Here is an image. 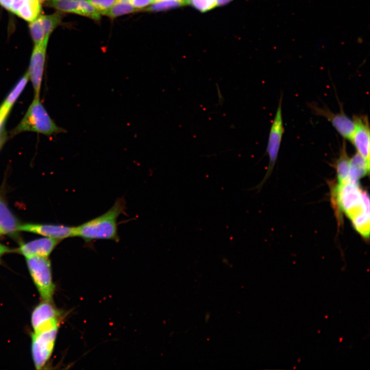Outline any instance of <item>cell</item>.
<instances>
[{
	"mask_svg": "<svg viewBox=\"0 0 370 370\" xmlns=\"http://www.w3.org/2000/svg\"><path fill=\"white\" fill-rule=\"evenodd\" d=\"M126 209L123 198H118L112 207L102 215L75 227L74 237L88 243L97 239L119 240L117 219Z\"/></svg>",
	"mask_w": 370,
	"mask_h": 370,
	"instance_id": "obj_1",
	"label": "cell"
},
{
	"mask_svg": "<svg viewBox=\"0 0 370 370\" xmlns=\"http://www.w3.org/2000/svg\"><path fill=\"white\" fill-rule=\"evenodd\" d=\"M331 200L338 215L344 212L351 220L365 211L369 210L368 194L359 184L350 182L332 186Z\"/></svg>",
	"mask_w": 370,
	"mask_h": 370,
	"instance_id": "obj_2",
	"label": "cell"
},
{
	"mask_svg": "<svg viewBox=\"0 0 370 370\" xmlns=\"http://www.w3.org/2000/svg\"><path fill=\"white\" fill-rule=\"evenodd\" d=\"M34 132L45 135H51L65 131L58 126L50 118L40 97H34L24 117L14 129L13 133Z\"/></svg>",
	"mask_w": 370,
	"mask_h": 370,
	"instance_id": "obj_3",
	"label": "cell"
},
{
	"mask_svg": "<svg viewBox=\"0 0 370 370\" xmlns=\"http://www.w3.org/2000/svg\"><path fill=\"white\" fill-rule=\"evenodd\" d=\"M55 318L33 331L31 336V353L34 366L42 368L53 352L59 326Z\"/></svg>",
	"mask_w": 370,
	"mask_h": 370,
	"instance_id": "obj_4",
	"label": "cell"
},
{
	"mask_svg": "<svg viewBox=\"0 0 370 370\" xmlns=\"http://www.w3.org/2000/svg\"><path fill=\"white\" fill-rule=\"evenodd\" d=\"M26 260L30 274L42 300L52 302L55 286L50 260L40 256L27 257Z\"/></svg>",
	"mask_w": 370,
	"mask_h": 370,
	"instance_id": "obj_5",
	"label": "cell"
},
{
	"mask_svg": "<svg viewBox=\"0 0 370 370\" xmlns=\"http://www.w3.org/2000/svg\"><path fill=\"white\" fill-rule=\"evenodd\" d=\"M282 100L283 96L281 95L269 131L266 149V152L269 157V165L267 171L261 182L254 188V189H257L258 191L263 187L264 183L272 173L278 156L284 133L282 116Z\"/></svg>",
	"mask_w": 370,
	"mask_h": 370,
	"instance_id": "obj_6",
	"label": "cell"
},
{
	"mask_svg": "<svg viewBox=\"0 0 370 370\" xmlns=\"http://www.w3.org/2000/svg\"><path fill=\"white\" fill-rule=\"evenodd\" d=\"M309 107L314 115L326 118L344 138L350 140L355 128L353 119L349 118L344 113L343 106L340 107L339 113L332 112L327 107H320L314 103H309Z\"/></svg>",
	"mask_w": 370,
	"mask_h": 370,
	"instance_id": "obj_7",
	"label": "cell"
},
{
	"mask_svg": "<svg viewBox=\"0 0 370 370\" xmlns=\"http://www.w3.org/2000/svg\"><path fill=\"white\" fill-rule=\"evenodd\" d=\"M48 40L49 38H47L34 45L31 54L27 72L33 88L34 97H40Z\"/></svg>",
	"mask_w": 370,
	"mask_h": 370,
	"instance_id": "obj_8",
	"label": "cell"
},
{
	"mask_svg": "<svg viewBox=\"0 0 370 370\" xmlns=\"http://www.w3.org/2000/svg\"><path fill=\"white\" fill-rule=\"evenodd\" d=\"M355 128L351 141L357 153L369 162L370 153V131L368 118L366 115H354L353 118Z\"/></svg>",
	"mask_w": 370,
	"mask_h": 370,
	"instance_id": "obj_9",
	"label": "cell"
},
{
	"mask_svg": "<svg viewBox=\"0 0 370 370\" xmlns=\"http://www.w3.org/2000/svg\"><path fill=\"white\" fill-rule=\"evenodd\" d=\"M62 14L57 12L49 15H40L29 22V30L33 41L39 42L49 38L52 31L61 24Z\"/></svg>",
	"mask_w": 370,
	"mask_h": 370,
	"instance_id": "obj_10",
	"label": "cell"
},
{
	"mask_svg": "<svg viewBox=\"0 0 370 370\" xmlns=\"http://www.w3.org/2000/svg\"><path fill=\"white\" fill-rule=\"evenodd\" d=\"M41 3L40 0H0V5L29 22L40 15Z\"/></svg>",
	"mask_w": 370,
	"mask_h": 370,
	"instance_id": "obj_11",
	"label": "cell"
},
{
	"mask_svg": "<svg viewBox=\"0 0 370 370\" xmlns=\"http://www.w3.org/2000/svg\"><path fill=\"white\" fill-rule=\"evenodd\" d=\"M75 227L59 225L25 224H20L18 231L39 234L46 237L61 240L74 237Z\"/></svg>",
	"mask_w": 370,
	"mask_h": 370,
	"instance_id": "obj_12",
	"label": "cell"
},
{
	"mask_svg": "<svg viewBox=\"0 0 370 370\" xmlns=\"http://www.w3.org/2000/svg\"><path fill=\"white\" fill-rule=\"evenodd\" d=\"M61 240L51 237H44L21 244L16 251L25 257L40 256L48 257Z\"/></svg>",
	"mask_w": 370,
	"mask_h": 370,
	"instance_id": "obj_13",
	"label": "cell"
},
{
	"mask_svg": "<svg viewBox=\"0 0 370 370\" xmlns=\"http://www.w3.org/2000/svg\"><path fill=\"white\" fill-rule=\"evenodd\" d=\"M61 312L51 302L43 301L33 310L31 316V323L33 331L51 319L58 318Z\"/></svg>",
	"mask_w": 370,
	"mask_h": 370,
	"instance_id": "obj_14",
	"label": "cell"
},
{
	"mask_svg": "<svg viewBox=\"0 0 370 370\" xmlns=\"http://www.w3.org/2000/svg\"><path fill=\"white\" fill-rule=\"evenodd\" d=\"M20 224L0 197V230L3 234L12 237L16 236Z\"/></svg>",
	"mask_w": 370,
	"mask_h": 370,
	"instance_id": "obj_15",
	"label": "cell"
},
{
	"mask_svg": "<svg viewBox=\"0 0 370 370\" xmlns=\"http://www.w3.org/2000/svg\"><path fill=\"white\" fill-rule=\"evenodd\" d=\"M369 162L358 153L350 158L348 182L359 184V179L369 174Z\"/></svg>",
	"mask_w": 370,
	"mask_h": 370,
	"instance_id": "obj_16",
	"label": "cell"
},
{
	"mask_svg": "<svg viewBox=\"0 0 370 370\" xmlns=\"http://www.w3.org/2000/svg\"><path fill=\"white\" fill-rule=\"evenodd\" d=\"M29 80V75L27 71L1 105L0 118L5 120L13 105L23 91Z\"/></svg>",
	"mask_w": 370,
	"mask_h": 370,
	"instance_id": "obj_17",
	"label": "cell"
},
{
	"mask_svg": "<svg viewBox=\"0 0 370 370\" xmlns=\"http://www.w3.org/2000/svg\"><path fill=\"white\" fill-rule=\"evenodd\" d=\"M336 169L338 183L348 182L350 170V158L348 157L346 144L345 140L343 141L339 158L336 160Z\"/></svg>",
	"mask_w": 370,
	"mask_h": 370,
	"instance_id": "obj_18",
	"label": "cell"
},
{
	"mask_svg": "<svg viewBox=\"0 0 370 370\" xmlns=\"http://www.w3.org/2000/svg\"><path fill=\"white\" fill-rule=\"evenodd\" d=\"M45 2L46 5L57 9L59 12L81 15L80 0H47Z\"/></svg>",
	"mask_w": 370,
	"mask_h": 370,
	"instance_id": "obj_19",
	"label": "cell"
},
{
	"mask_svg": "<svg viewBox=\"0 0 370 370\" xmlns=\"http://www.w3.org/2000/svg\"><path fill=\"white\" fill-rule=\"evenodd\" d=\"M138 11L139 10L131 4L130 0H117L114 5L102 15L115 18L126 14Z\"/></svg>",
	"mask_w": 370,
	"mask_h": 370,
	"instance_id": "obj_20",
	"label": "cell"
},
{
	"mask_svg": "<svg viewBox=\"0 0 370 370\" xmlns=\"http://www.w3.org/2000/svg\"><path fill=\"white\" fill-rule=\"evenodd\" d=\"M190 4L188 0H159L153 3L141 11L159 12Z\"/></svg>",
	"mask_w": 370,
	"mask_h": 370,
	"instance_id": "obj_21",
	"label": "cell"
},
{
	"mask_svg": "<svg viewBox=\"0 0 370 370\" xmlns=\"http://www.w3.org/2000/svg\"><path fill=\"white\" fill-rule=\"evenodd\" d=\"M190 4L202 12L208 11L216 5V0H188Z\"/></svg>",
	"mask_w": 370,
	"mask_h": 370,
	"instance_id": "obj_22",
	"label": "cell"
},
{
	"mask_svg": "<svg viewBox=\"0 0 370 370\" xmlns=\"http://www.w3.org/2000/svg\"><path fill=\"white\" fill-rule=\"evenodd\" d=\"M101 14L112 7L117 0H88Z\"/></svg>",
	"mask_w": 370,
	"mask_h": 370,
	"instance_id": "obj_23",
	"label": "cell"
},
{
	"mask_svg": "<svg viewBox=\"0 0 370 370\" xmlns=\"http://www.w3.org/2000/svg\"><path fill=\"white\" fill-rule=\"evenodd\" d=\"M130 3L139 11L151 5L153 0H130Z\"/></svg>",
	"mask_w": 370,
	"mask_h": 370,
	"instance_id": "obj_24",
	"label": "cell"
},
{
	"mask_svg": "<svg viewBox=\"0 0 370 370\" xmlns=\"http://www.w3.org/2000/svg\"><path fill=\"white\" fill-rule=\"evenodd\" d=\"M12 251L7 246L0 243V263L2 257L5 254L11 252Z\"/></svg>",
	"mask_w": 370,
	"mask_h": 370,
	"instance_id": "obj_25",
	"label": "cell"
},
{
	"mask_svg": "<svg viewBox=\"0 0 370 370\" xmlns=\"http://www.w3.org/2000/svg\"><path fill=\"white\" fill-rule=\"evenodd\" d=\"M232 0H216L217 6H224L230 3Z\"/></svg>",
	"mask_w": 370,
	"mask_h": 370,
	"instance_id": "obj_26",
	"label": "cell"
},
{
	"mask_svg": "<svg viewBox=\"0 0 370 370\" xmlns=\"http://www.w3.org/2000/svg\"><path fill=\"white\" fill-rule=\"evenodd\" d=\"M4 121H5L4 120H3L0 118V134L1 133V132L2 131V125H3Z\"/></svg>",
	"mask_w": 370,
	"mask_h": 370,
	"instance_id": "obj_27",
	"label": "cell"
},
{
	"mask_svg": "<svg viewBox=\"0 0 370 370\" xmlns=\"http://www.w3.org/2000/svg\"><path fill=\"white\" fill-rule=\"evenodd\" d=\"M2 135V134L1 133V134H0V147H1V145L2 144V143H3V141L4 140V138H2V136H1Z\"/></svg>",
	"mask_w": 370,
	"mask_h": 370,
	"instance_id": "obj_28",
	"label": "cell"
},
{
	"mask_svg": "<svg viewBox=\"0 0 370 370\" xmlns=\"http://www.w3.org/2000/svg\"><path fill=\"white\" fill-rule=\"evenodd\" d=\"M3 234V233L2 232V231L0 230V236Z\"/></svg>",
	"mask_w": 370,
	"mask_h": 370,
	"instance_id": "obj_29",
	"label": "cell"
},
{
	"mask_svg": "<svg viewBox=\"0 0 370 370\" xmlns=\"http://www.w3.org/2000/svg\"><path fill=\"white\" fill-rule=\"evenodd\" d=\"M40 1H41L42 3H43V2H45L47 0H40Z\"/></svg>",
	"mask_w": 370,
	"mask_h": 370,
	"instance_id": "obj_30",
	"label": "cell"
},
{
	"mask_svg": "<svg viewBox=\"0 0 370 370\" xmlns=\"http://www.w3.org/2000/svg\"><path fill=\"white\" fill-rule=\"evenodd\" d=\"M159 1V0H153V3L155 2H156V1Z\"/></svg>",
	"mask_w": 370,
	"mask_h": 370,
	"instance_id": "obj_31",
	"label": "cell"
}]
</instances>
